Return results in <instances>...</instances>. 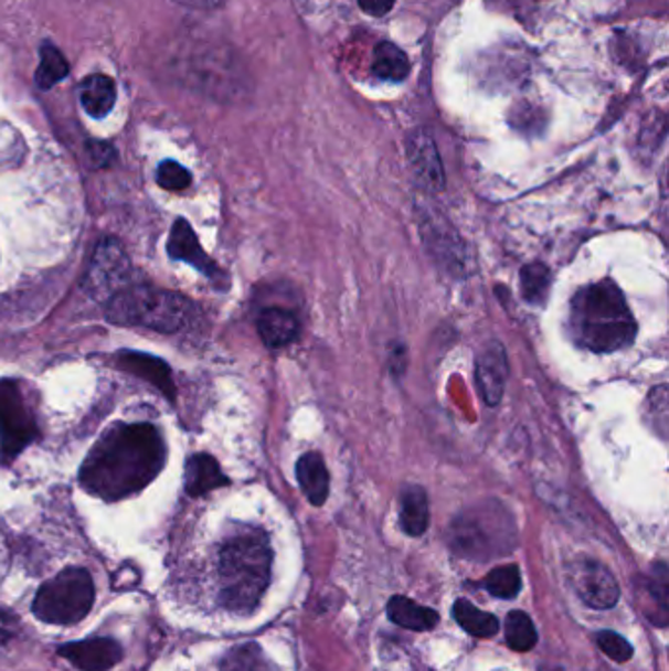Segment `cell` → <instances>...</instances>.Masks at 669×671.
<instances>
[{
	"label": "cell",
	"mask_w": 669,
	"mask_h": 671,
	"mask_svg": "<svg viewBox=\"0 0 669 671\" xmlns=\"http://www.w3.org/2000/svg\"><path fill=\"white\" fill-rule=\"evenodd\" d=\"M272 564L274 552L262 530L232 536L219 557L222 605L238 615L256 609L272 579Z\"/></svg>",
	"instance_id": "obj_3"
},
{
	"label": "cell",
	"mask_w": 669,
	"mask_h": 671,
	"mask_svg": "<svg viewBox=\"0 0 669 671\" xmlns=\"http://www.w3.org/2000/svg\"><path fill=\"white\" fill-rule=\"evenodd\" d=\"M126 257L123 256L120 247L116 246L115 242H106L98 249L97 259H95V271H93V281L95 287H118L120 281L126 279ZM110 289V291H113Z\"/></svg>",
	"instance_id": "obj_21"
},
{
	"label": "cell",
	"mask_w": 669,
	"mask_h": 671,
	"mask_svg": "<svg viewBox=\"0 0 669 671\" xmlns=\"http://www.w3.org/2000/svg\"><path fill=\"white\" fill-rule=\"evenodd\" d=\"M431 522L428 494L421 486H406L401 491V526L408 536H423Z\"/></svg>",
	"instance_id": "obj_16"
},
{
	"label": "cell",
	"mask_w": 669,
	"mask_h": 671,
	"mask_svg": "<svg viewBox=\"0 0 669 671\" xmlns=\"http://www.w3.org/2000/svg\"><path fill=\"white\" fill-rule=\"evenodd\" d=\"M485 589L499 599L517 597L522 589L519 567L514 564L495 567L493 572L485 577Z\"/></svg>",
	"instance_id": "obj_27"
},
{
	"label": "cell",
	"mask_w": 669,
	"mask_h": 671,
	"mask_svg": "<svg viewBox=\"0 0 669 671\" xmlns=\"http://www.w3.org/2000/svg\"><path fill=\"white\" fill-rule=\"evenodd\" d=\"M297 479H299L302 493L307 494L310 503L315 507L327 503L328 491H330V477H328L327 464L318 451H309L300 456L297 461Z\"/></svg>",
	"instance_id": "obj_14"
},
{
	"label": "cell",
	"mask_w": 669,
	"mask_h": 671,
	"mask_svg": "<svg viewBox=\"0 0 669 671\" xmlns=\"http://www.w3.org/2000/svg\"><path fill=\"white\" fill-rule=\"evenodd\" d=\"M70 75V63L57 47L45 42L40 50V65L35 71V83L40 88H52Z\"/></svg>",
	"instance_id": "obj_23"
},
{
	"label": "cell",
	"mask_w": 669,
	"mask_h": 671,
	"mask_svg": "<svg viewBox=\"0 0 669 671\" xmlns=\"http://www.w3.org/2000/svg\"><path fill=\"white\" fill-rule=\"evenodd\" d=\"M177 4L194 10H214L221 9L226 0H176Z\"/></svg>",
	"instance_id": "obj_34"
},
{
	"label": "cell",
	"mask_w": 669,
	"mask_h": 671,
	"mask_svg": "<svg viewBox=\"0 0 669 671\" xmlns=\"http://www.w3.org/2000/svg\"><path fill=\"white\" fill-rule=\"evenodd\" d=\"M666 564L654 565L652 575L644 583V593L654 603V625L663 628L668 625L669 582Z\"/></svg>",
	"instance_id": "obj_25"
},
{
	"label": "cell",
	"mask_w": 669,
	"mask_h": 671,
	"mask_svg": "<svg viewBox=\"0 0 669 671\" xmlns=\"http://www.w3.org/2000/svg\"><path fill=\"white\" fill-rule=\"evenodd\" d=\"M454 618L467 635L476 638H491L499 630V620L491 613L477 609L469 600L459 599L454 605Z\"/></svg>",
	"instance_id": "obj_22"
},
{
	"label": "cell",
	"mask_w": 669,
	"mask_h": 671,
	"mask_svg": "<svg viewBox=\"0 0 669 671\" xmlns=\"http://www.w3.org/2000/svg\"><path fill=\"white\" fill-rule=\"evenodd\" d=\"M570 320L575 342L597 353L625 350L638 330L625 295L608 279L583 287L573 297Z\"/></svg>",
	"instance_id": "obj_2"
},
{
	"label": "cell",
	"mask_w": 669,
	"mask_h": 671,
	"mask_svg": "<svg viewBox=\"0 0 669 671\" xmlns=\"http://www.w3.org/2000/svg\"><path fill=\"white\" fill-rule=\"evenodd\" d=\"M597 645L615 662H628L635 653V648L623 636L613 630H603L597 635Z\"/></svg>",
	"instance_id": "obj_29"
},
{
	"label": "cell",
	"mask_w": 669,
	"mask_h": 671,
	"mask_svg": "<svg viewBox=\"0 0 669 671\" xmlns=\"http://www.w3.org/2000/svg\"><path fill=\"white\" fill-rule=\"evenodd\" d=\"M81 105L93 118H105L116 103L115 81L106 75H91L79 88Z\"/></svg>",
	"instance_id": "obj_19"
},
{
	"label": "cell",
	"mask_w": 669,
	"mask_h": 671,
	"mask_svg": "<svg viewBox=\"0 0 669 671\" xmlns=\"http://www.w3.org/2000/svg\"><path fill=\"white\" fill-rule=\"evenodd\" d=\"M360 9L370 14V17L381 18L389 14L393 7H395V0H358Z\"/></svg>",
	"instance_id": "obj_32"
},
{
	"label": "cell",
	"mask_w": 669,
	"mask_h": 671,
	"mask_svg": "<svg viewBox=\"0 0 669 671\" xmlns=\"http://www.w3.org/2000/svg\"><path fill=\"white\" fill-rule=\"evenodd\" d=\"M158 183L166 191H183L191 185V173L177 161H163L158 168Z\"/></svg>",
	"instance_id": "obj_30"
},
{
	"label": "cell",
	"mask_w": 669,
	"mask_h": 671,
	"mask_svg": "<svg viewBox=\"0 0 669 671\" xmlns=\"http://www.w3.org/2000/svg\"><path fill=\"white\" fill-rule=\"evenodd\" d=\"M406 159L416 183L428 193H438L446 185V173L442 166L436 141L426 130H414L406 138Z\"/></svg>",
	"instance_id": "obj_8"
},
{
	"label": "cell",
	"mask_w": 669,
	"mask_h": 671,
	"mask_svg": "<svg viewBox=\"0 0 669 671\" xmlns=\"http://www.w3.org/2000/svg\"><path fill=\"white\" fill-rule=\"evenodd\" d=\"M38 426L17 381H0V454L12 459L34 440Z\"/></svg>",
	"instance_id": "obj_7"
},
{
	"label": "cell",
	"mask_w": 669,
	"mask_h": 671,
	"mask_svg": "<svg viewBox=\"0 0 669 671\" xmlns=\"http://www.w3.org/2000/svg\"><path fill=\"white\" fill-rule=\"evenodd\" d=\"M514 540V522L499 503L479 504L459 514L452 526V546L467 557L507 554Z\"/></svg>",
	"instance_id": "obj_5"
},
{
	"label": "cell",
	"mask_w": 669,
	"mask_h": 671,
	"mask_svg": "<svg viewBox=\"0 0 669 671\" xmlns=\"http://www.w3.org/2000/svg\"><path fill=\"white\" fill-rule=\"evenodd\" d=\"M387 615L399 627L418 630V632L432 630L440 622V615L436 610L423 607L413 599H406L403 595H396L389 600Z\"/></svg>",
	"instance_id": "obj_18"
},
{
	"label": "cell",
	"mask_w": 669,
	"mask_h": 671,
	"mask_svg": "<svg viewBox=\"0 0 669 671\" xmlns=\"http://www.w3.org/2000/svg\"><path fill=\"white\" fill-rule=\"evenodd\" d=\"M163 461L166 446L151 424H115L85 459L81 486L105 501H118L150 486Z\"/></svg>",
	"instance_id": "obj_1"
},
{
	"label": "cell",
	"mask_w": 669,
	"mask_h": 671,
	"mask_svg": "<svg viewBox=\"0 0 669 671\" xmlns=\"http://www.w3.org/2000/svg\"><path fill=\"white\" fill-rule=\"evenodd\" d=\"M222 486H229V479L222 473L219 461L212 456L197 454L187 461L185 489L191 497H201Z\"/></svg>",
	"instance_id": "obj_15"
},
{
	"label": "cell",
	"mask_w": 669,
	"mask_h": 671,
	"mask_svg": "<svg viewBox=\"0 0 669 671\" xmlns=\"http://www.w3.org/2000/svg\"><path fill=\"white\" fill-rule=\"evenodd\" d=\"M550 269L546 265L532 264L527 265L520 274V289H522V297L540 305L542 300L546 299L548 289H550Z\"/></svg>",
	"instance_id": "obj_28"
},
{
	"label": "cell",
	"mask_w": 669,
	"mask_h": 671,
	"mask_svg": "<svg viewBox=\"0 0 669 671\" xmlns=\"http://www.w3.org/2000/svg\"><path fill=\"white\" fill-rule=\"evenodd\" d=\"M575 592L580 593L583 603H587L593 609H610L617 605L618 583L608 567L599 562H585L575 567L573 575Z\"/></svg>",
	"instance_id": "obj_9"
},
{
	"label": "cell",
	"mask_w": 669,
	"mask_h": 671,
	"mask_svg": "<svg viewBox=\"0 0 669 671\" xmlns=\"http://www.w3.org/2000/svg\"><path fill=\"white\" fill-rule=\"evenodd\" d=\"M168 252L169 256L173 257V259H181V262L193 265L194 269H199L201 274L206 275L212 281H221L222 277H224L221 269H219V265L214 264L211 257L206 256V252L199 244L197 234H194L193 228L189 226V222L185 219H179L173 224L171 234H169Z\"/></svg>",
	"instance_id": "obj_11"
},
{
	"label": "cell",
	"mask_w": 669,
	"mask_h": 671,
	"mask_svg": "<svg viewBox=\"0 0 669 671\" xmlns=\"http://www.w3.org/2000/svg\"><path fill=\"white\" fill-rule=\"evenodd\" d=\"M257 330L269 348H283L291 344L299 334V320L285 309H267L259 315Z\"/></svg>",
	"instance_id": "obj_17"
},
{
	"label": "cell",
	"mask_w": 669,
	"mask_h": 671,
	"mask_svg": "<svg viewBox=\"0 0 669 671\" xmlns=\"http://www.w3.org/2000/svg\"><path fill=\"white\" fill-rule=\"evenodd\" d=\"M93 603V577L83 567H70L40 587L32 610L47 625H75L87 617Z\"/></svg>",
	"instance_id": "obj_6"
},
{
	"label": "cell",
	"mask_w": 669,
	"mask_h": 671,
	"mask_svg": "<svg viewBox=\"0 0 669 671\" xmlns=\"http://www.w3.org/2000/svg\"><path fill=\"white\" fill-rule=\"evenodd\" d=\"M507 645L514 652H529L538 642V632L532 618L522 610H512L505 620Z\"/></svg>",
	"instance_id": "obj_24"
},
{
	"label": "cell",
	"mask_w": 669,
	"mask_h": 671,
	"mask_svg": "<svg viewBox=\"0 0 669 671\" xmlns=\"http://www.w3.org/2000/svg\"><path fill=\"white\" fill-rule=\"evenodd\" d=\"M476 377L477 387H479L485 403L489 406L497 405L501 401L505 383L509 377V363H507V355H505L501 344L495 342L479 353Z\"/></svg>",
	"instance_id": "obj_12"
},
{
	"label": "cell",
	"mask_w": 669,
	"mask_h": 671,
	"mask_svg": "<svg viewBox=\"0 0 669 671\" xmlns=\"http://www.w3.org/2000/svg\"><path fill=\"white\" fill-rule=\"evenodd\" d=\"M193 302L176 292L130 285L116 291L106 307V317L116 324H138L158 332H179L193 320Z\"/></svg>",
	"instance_id": "obj_4"
},
{
	"label": "cell",
	"mask_w": 669,
	"mask_h": 671,
	"mask_svg": "<svg viewBox=\"0 0 669 671\" xmlns=\"http://www.w3.org/2000/svg\"><path fill=\"white\" fill-rule=\"evenodd\" d=\"M371 71L379 79L401 83L411 73V62H408V55L399 45L393 42H379L373 50Z\"/></svg>",
	"instance_id": "obj_20"
},
{
	"label": "cell",
	"mask_w": 669,
	"mask_h": 671,
	"mask_svg": "<svg viewBox=\"0 0 669 671\" xmlns=\"http://www.w3.org/2000/svg\"><path fill=\"white\" fill-rule=\"evenodd\" d=\"M88 153H91V158L95 161V166H106L113 159V156H115V150H113L110 143L93 141V143H88Z\"/></svg>",
	"instance_id": "obj_33"
},
{
	"label": "cell",
	"mask_w": 669,
	"mask_h": 671,
	"mask_svg": "<svg viewBox=\"0 0 669 671\" xmlns=\"http://www.w3.org/2000/svg\"><path fill=\"white\" fill-rule=\"evenodd\" d=\"M67 662L83 671H106L120 662L123 648L110 638H88L60 648Z\"/></svg>",
	"instance_id": "obj_10"
},
{
	"label": "cell",
	"mask_w": 669,
	"mask_h": 671,
	"mask_svg": "<svg viewBox=\"0 0 669 671\" xmlns=\"http://www.w3.org/2000/svg\"><path fill=\"white\" fill-rule=\"evenodd\" d=\"M650 415H656L658 420V433L663 436L668 428V387L660 385L652 391L650 395Z\"/></svg>",
	"instance_id": "obj_31"
},
{
	"label": "cell",
	"mask_w": 669,
	"mask_h": 671,
	"mask_svg": "<svg viewBox=\"0 0 669 671\" xmlns=\"http://www.w3.org/2000/svg\"><path fill=\"white\" fill-rule=\"evenodd\" d=\"M221 671H272L264 652L254 642L232 648L222 660Z\"/></svg>",
	"instance_id": "obj_26"
},
{
	"label": "cell",
	"mask_w": 669,
	"mask_h": 671,
	"mask_svg": "<svg viewBox=\"0 0 669 671\" xmlns=\"http://www.w3.org/2000/svg\"><path fill=\"white\" fill-rule=\"evenodd\" d=\"M116 360H118V365L123 370L130 371L141 380L150 381L151 385H156L166 397L173 401L176 385H173V377H171L168 363L161 362V360L148 355V353L138 352H123Z\"/></svg>",
	"instance_id": "obj_13"
}]
</instances>
